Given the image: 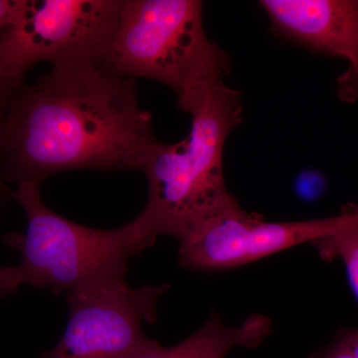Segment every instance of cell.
<instances>
[{
  "instance_id": "6da1fadb",
  "label": "cell",
  "mask_w": 358,
  "mask_h": 358,
  "mask_svg": "<svg viewBox=\"0 0 358 358\" xmlns=\"http://www.w3.org/2000/svg\"><path fill=\"white\" fill-rule=\"evenodd\" d=\"M136 79L103 64L52 67L9 98L2 131V178L41 185L76 169H138L159 143Z\"/></svg>"
},
{
  "instance_id": "7a4b0ae2",
  "label": "cell",
  "mask_w": 358,
  "mask_h": 358,
  "mask_svg": "<svg viewBox=\"0 0 358 358\" xmlns=\"http://www.w3.org/2000/svg\"><path fill=\"white\" fill-rule=\"evenodd\" d=\"M178 107L190 115L189 134L173 145L159 141L138 169L147 178L148 200L131 223L148 247L160 236L182 243L241 208L227 190L223 166L226 141L242 122L241 93L215 78L179 96Z\"/></svg>"
},
{
  "instance_id": "3957f363",
  "label": "cell",
  "mask_w": 358,
  "mask_h": 358,
  "mask_svg": "<svg viewBox=\"0 0 358 358\" xmlns=\"http://www.w3.org/2000/svg\"><path fill=\"white\" fill-rule=\"evenodd\" d=\"M13 197L24 209L27 230L6 235L4 242L20 254L24 285L57 296L122 286L131 259L148 248L131 223L95 229L58 215L35 183H20Z\"/></svg>"
},
{
  "instance_id": "277c9868",
  "label": "cell",
  "mask_w": 358,
  "mask_h": 358,
  "mask_svg": "<svg viewBox=\"0 0 358 358\" xmlns=\"http://www.w3.org/2000/svg\"><path fill=\"white\" fill-rule=\"evenodd\" d=\"M199 0H122L106 67L148 78L181 96L230 72V58L207 37Z\"/></svg>"
},
{
  "instance_id": "5b68a950",
  "label": "cell",
  "mask_w": 358,
  "mask_h": 358,
  "mask_svg": "<svg viewBox=\"0 0 358 358\" xmlns=\"http://www.w3.org/2000/svg\"><path fill=\"white\" fill-rule=\"evenodd\" d=\"M122 6V0H29L0 34V84L13 93L40 62L106 65Z\"/></svg>"
},
{
  "instance_id": "8992f818",
  "label": "cell",
  "mask_w": 358,
  "mask_h": 358,
  "mask_svg": "<svg viewBox=\"0 0 358 358\" xmlns=\"http://www.w3.org/2000/svg\"><path fill=\"white\" fill-rule=\"evenodd\" d=\"M355 225V204L334 217L294 222H267L260 214L239 208L179 244L178 261L180 267L200 272L229 270Z\"/></svg>"
},
{
  "instance_id": "52a82bcc",
  "label": "cell",
  "mask_w": 358,
  "mask_h": 358,
  "mask_svg": "<svg viewBox=\"0 0 358 358\" xmlns=\"http://www.w3.org/2000/svg\"><path fill=\"white\" fill-rule=\"evenodd\" d=\"M169 285L128 284L67 294L69 320L57 345L40 358H127L152 343L143 324L157 320Z\"/></svg>"
},
{
  "instance_id": "ba28073f",
  "label": "cell",
  "mask_w": 358,
  "mask_h": 358,
  "mask_svg": "<svg viewBox=\"0 0 358 358\" xmlns=\"http://www.w3.org/2000/svg\"><path fill=\"white\" fill-rule=\"evenodd\" d=\"M272 32L310 50L343 59L339 101H358V0H262Z\"/></svg>"
},
{
  "instance_id": "9c48e42d",
  "label": "cell",
  "mask_w": 358,
  "mask_h": 358,
  "mask_svg": "<svg viewBox=\"0 0 358 358\" xmlns=\"http://www.w3.org/2000/svg\"><path fill=\"white\" fill-rule=\"evenodd\" d=\"M272 322L263 315H249L239 327H230L216 310L189 338L173 348H164L152 341L127 358H225L236 346L255 348L262 345L272 331Z\"/></svg>"
},
{
  "instance_id": "30bf717a",
  "label": "cell",
  "mask_w": 358,
  "mask_h": 358,
  "mask_svg": "<svg viewBox=\"0 0 358 358\" xmlns=\"http://www.w3.org/2000/svg\"><path fill=\"white\" fill-rule=\"evenodd\" d=\"M327 262L341 260L358 300V225L350 226L310 243Z\"/></svg>"
},
{
  "instance_id": "8fae6325",
  "label": "cell",
  "mask_w": 358,
  "mask_h": 358,
  "mask_svg": "<svg viewBox=\"0 0 358 358\" xmlns=\"http://www.w3.org/2000/svg\"><path fill=\"white\" fill-rule=\"evenodd\" d=\"M28 2L29 0H0V34L20 17Z\"/></svg>"
},
{
  "instance_id": "7c38bea8",
  "label": "cell",
  "mask_w": 358,
  "mask_h": 358,
  "mask_svg": "<svg viewBox=\"0 0 358 358\" xmlns=\"http://www.w3.org/2000/svg\"><path fill=\"white\" fill-rule=\"evenodd\" d=\"M13 92L7 90L3 85L0 84V207L7 199L13 196V192L4 185L2 178V131H3L4 119H6L7 106Z\"/></svg>"
},
{
  "instance_id": "4fadbf2b",
  "label": "cell",
  "mask_w": 358,
  "mask_h": 358,
  "mask_svg": "<svg viewBox=\"0 0 358 358\" xmlns=\"http://www.w3.org/2000/svg\"><path fill=\"white\" fill-rule=\"evenodd\" d=\"M24 285L20 267H0V301Z\"/></svg>"
}]
</instances>
